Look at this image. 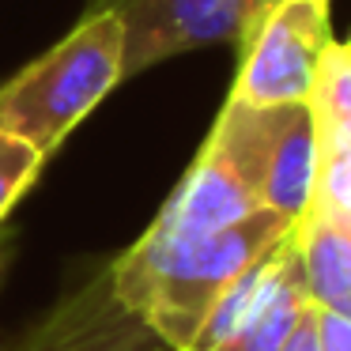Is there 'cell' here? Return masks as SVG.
Returning a JSON list of instances; mask_svg holds the SVG:
<instances>
[{"mask_svg":"<svg viewBox=\"0 0 351 351\" xmlns=\"http://www.w3.org/2000/svg\"><path fill=\"white\" fill-rule=\"evenodd\" d=\"M121 84V19L84 12L76 31L0 87V129L53 155L72 129Z\"/></svg>","mask_w":351,"mask_h":351,"instance_id":"obj_2","label":"cell"},{"mask_svg":"<svg viewBox=\"0 0 351 351\" xmlns=\"http://www.w3.org/2000/svg\"><path fill=\"white\" fill-rule=\"evenodd\" d=\"M42 167H46V155L38 147L27 144L16 132L0 129V223L8 219V212L19 204V197L34 185Z\"/></svg>","mask_w":351,"mask_h":351,"instance_id":"obj_11","label":"cell"},{"mask_svg":"<svg viewBox=\"0 0 351 351\" xmlns=\"http://www.w3.org/2000/svg\"><path fill=\"white\" fill-rule=\"evenodd\" d=\"M117 0H87V8L84 12H99V8H114Z\"/></svg>","mask_w":351,"mask_h":351,"instance_id":"obj_15","label":"cell"},{"mask_svg":"<svg viewBox=\"0 0 351 351\" xmlns=\"http://www.w3.org/2000/svg\"><path fill=\"white\" fill-rule=\"evenodd\" d=\"M283 4V0H238V38L234 42H245L253 34V27L268 16V12Z\"/></svg>","mask_w":351,"mask_h":351,"instance_id":"obj_13","label":"cell"},{"mask_svg":"<svg viewBox=\"0 0 351 351\" xmlns=\"http://www.w3.org/2000/svg\"><path fill=\"white\" fill-rule=\"evenodd\" d=\"M302 287L317 310L351 317V223L348 215L313 200L291 230Z\"/></svg>","mask_w":351,"mask_h":351,"instance_id":"obj_7","label":"cell"},{"mask_svg":"<svg viewBox=\"0 0 351 351\" xmlns=\"http://www.w3.org/2000/svg\"><path fill=\"white\" fill-rule=\"evenodd\" d=\"M283 351H321L317 348V328H313V306H310V313L295 325V332H291L287 343H283Z\"/></svg>","mask_w":351,"mask_h":351,"instance_id":"obj_14","label":"cell"},{"mask_svg":"<svg viewBox=\"0 0 351 351\" xmlns=\"http://www.w3.org/2000/svg\"><path fill=\"white\" fill-rule=\"evenodd\" d=\"M12 351H174L136 310L117 298L110 268L64 291Z\"/></svg>","mask_w":351,"mask_h":351,"instance_id":"obj_4","label":"cell"},{"mask_svg":"<svg viewBox=\"0 0 351 351\" xmlns=\"http://www.w3.org/2000/svg\"><path fill=\"white\" fill-rule=\"evenodd\" d=\"M348 223H351V219H348Z\"/></svg>","mask_w":351,"mask_h":351,"instance_id":"obj_17","label":"cell"},{"mask_svg":"<svg viewBox=\"0 0 351 351\" xmlns=\"http://www.w3.org/2000/svg\"><path fill=\"white\" fill-rule=\"evenodd\" d=\"M121 80L162 61L238 38V0H117Z\"/></svg>","mask_w":351,"mask_h":351,"instance_id":"obj_5","label":"cell"},{"mask_svg":"<svg viewBox=\"0 0 351 351\" xmlns=\"http://www.w3.org/2000/svg\"><path fill=\"white\" fill-rule=\"evenodd\" d=\"M295 230L280 212H261L197 238H152L140 234L136 245L121 253L110 268L117 298L136 310L174 351H185L200 332L208 310L219 295L272 245Z\"/></svg>","mask_w":351,"mask_h":351,"instance_id":"obj_1","label":"cell"},{"mask_svg":"<svg viewBox=\"0 0 351 351\" xmlns=\"http://www.w3.org/2000/svg\"><path fill=\"white\" fill-rule=\"evenodd\" d=\"M4 265H8V250H4V242H0V276H4Z\"/></svg>","mask_w":351,"mask_h":351,"instance_id":"obj_16","label":"cell"},{"mask_svg":"<svg viewBox=\"0 0 351 351\" xmlns=\"http://www.w3.org/2000/svg\"><path fill=\"white\" fill-rule=\"evenodd\" d=\"M313 200L351 219V125L321 132V182Z\"/></svg>","mask_w":351,"mask_h":351,"instance_id":"obj_10","label":"cell"},{"mask_svg":"<svg viewBox=\"0 0 351 351\" xmlns=\"http://www.w3.org/2000/svg\"><path fill=\"white\" fill-rule=\"evenodd\" d=\"M310 110L317 117L321 132L351 125V38L336 42L328 49L325 64H321V76H317V87H313Z\"/></svg>","mask_w":351,"mask_h":351,"instance_id":"obj_9","label":"cell"},{"mask_svg":"<svg viewBox=\"0 0 351 351\" xmlns=\"http://www.w3.org/2000/svg\"><path fill=\"white\" fill-rule=\"evenodd\" d=\"M313 328H317L321 351H351V317L336 310H317L313 306Z\"/></svg>","mask_w":351,"mask_h":351,"instance_id":"obj_12","label":"cell"},{"mask_svg":"<svg viewBox=\"0 0 351 351\" xmlns=\"http://www.w3.org/2000/svg\"><path fill=\"white\" fill-rule=\"evenodd\" d=\"M332 0H283L238 42V76L227 99L242 106H298L313 99L321 64L336 46Z\"/></svg>","mask_w":351,"mask_h":351,"instance_id":"obj_3","label":"cell"},{"mask_svg":"<svg viewBox=\"0 0 351 351\" xmlns=\"http://www.w3.org/2000/svg\"><path fill=\"white\" fill-rule=\"evenodd\" d=\"M261 117V208L298 223L317 197L321 125L310 102L257 106Z\"/></svg>","mask_w":351,"mask_h":351,"instance_id":"obj_6","label":"cell"},{"mask_svg":"<svg viewBox=\"0 0 351 351\" xmlns=\"http://www.w3.org/2000/svg\"><path fill=\"white\" fill-rule=\"evenodd\" d=\"M310 306L313 302L302 287V272L295 261V242L287 238L261 298L250 306L245 321L238 325V332L227 340L223 351H283V343L291 340L298 321L310 313Z\"/></svg>","mask_w":351,"mask_h":351,"instance_id":"obj_8","label":"cell"}]
</instances>
